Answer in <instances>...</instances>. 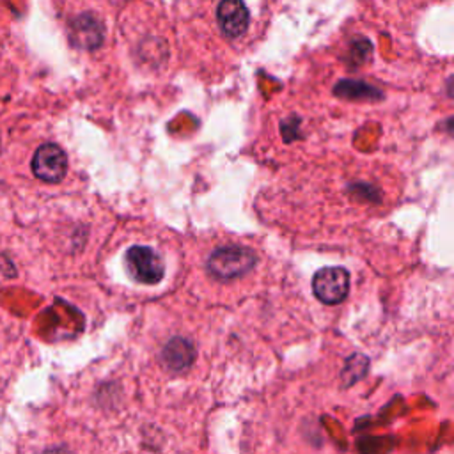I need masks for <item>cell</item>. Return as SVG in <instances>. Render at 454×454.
Here are the masks:
<instances>
[{"label":"cell","instance_id":"obj_1","mask_svg":"<svg viewBox=\"0 0 454 454\" xmlns=\"http://www.w3.org/2000/svg\"><path fill=\"white\" fill-rule=\"evenodd\" d=\"M255 266V254L247 247H220L207 259L209 273L218 280H232Z\"/></svg>","mask_w":454,"mask_h":454},{"label":"cell","instance_id":"obj_2","mask_svg":"<svg viewBox=\"0 0 454 454\" xmlns=\"http://www.w3.org/2000/svg\"><path fill=\"white\" fill-rule=\"evenodd\" d=\"M312 291L319 301L337 305L349 293V273L340 266L321 268L312 277Z\"/></svg>","mask_w":454,"mask_h":454},{"label":"cell","instance_id":"obj_3","mask_svg":"<svg viewBox=\"0 0 454 454\" xmlns=\"http://www.w3.org/2000/svg\"><path fill=\"white\" fill-rule=\"evenodd\" d=\"M126 264L129 275L142 284H156L165 275V264L151 247H131L126 254Z\"/></svg>","mask_w":454,"mask_h":454},{"label":"cell","instance_id":"obj_4","mask_svg":"<svg viewBox=\"0 0 454 454\" xmlns=\"http://www.w3.org/2000/svg\"><path fill=\"white\" fill-rule=\"evenodd\" d=\"M67 170V156L57 144H43L32 158V172L46 183H59Z\"/></svg>","mask_w":454,"mask_h":454},{"label":"cell","instance_id":"obj_5","mask_svg":"<svg viewBox=\"0 0 454 454\" xmlns=\"http://www.w3.org/2000/svg\"><path fill=\"white\" fill-rule=\"evenodd\" d=\"M216 20L227 37H239L250 23V14L243 0H222L216 9Z\"/></svg>","mask_w":454,"mask_h":454},{"label":"cell","instance_id":"obj_6","mask_svg":"<svg viewBox=\"0 0 454 454\" xmlns=\"http://www.w3.org/2000/svg\"><path fill=\"white\" fill-rule=\"evenodd\" d=\"M71 41L74 46L92 50L103 41V27L92 14H82L71 23Z\"/></svg>","mask_w":454,"mask_h":454},{"label":"cell","instance_id":"obj_7","mask_svg":"<svg viewBox=\"0 0 454 454\" xmlns=\"http://www.w3.org/2000/svg\"><path fill=\"white\" fill-rule=\"evenodd\" d=\"M161 356H163V362L168 369L183 371L184 367H188L192 364V360L195 356V349L188 340H184L181 337H176L165 346Z\"/></svg>","mask_w":454,"mask_h":454},{"label":"cell","instance_id":"obj_8","mask_svg":"<svg viewBox=\"0 0 454 454\" xmlns=\"http://www.w3.org/2000/svg\"><path fill=\"white\" fill-rule=\"evenodd\" d=\"M44 454H69L66 449H53V450H46Z\"/></svg>","mask_w":454,"mask_h":454}]
</instances>
